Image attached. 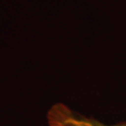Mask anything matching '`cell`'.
Returning a JSON list of instances; mask_svg holds the SVG:
<instances>
[{
    "label": "cell",
    "instance_id": "cell-1",
    "mask_svg": "<svg viewBox=\"0 0 126 126\" xmlns=\"http://www.w3.org/2000/svg\"><path fill=\"white\" fill-rule=\"evenodd\" d=\"M47 119L50 126H126V122L113 125L105 124L93 118L76 112L63 104L52 106L48 112Z\"/></svg>",
    "mask_w": 126,
    "mask_h": 126
}]
</instances>
